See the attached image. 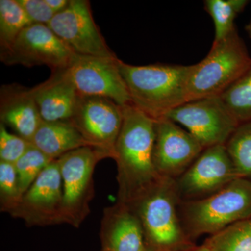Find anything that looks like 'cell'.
I'll list each match as a JSON object with an SVG mask.
<instances>
[{
  "label": "cell",
  "instance_id": "obj_1",
  "mask_svg": "<svg viewBox=\"0 0 251 251\" xmlns=\"http://www.w3.org/2000/svg\"><path fill=\"white\" fill-rule=\"evenodd\" d=\"M123 122L115 148L118 202L129 204L161 179L153 161L155 120L133 104L122 106Z\"/></svg>",
  "mask_w": 251,
  "mask_h": 251
},
{
  "label": "cell",
  "instance_id": "obj_2",
  "mask_svg": "<svg viewBox=\"0 0 251 251\" xmlns=\"http://www.w3.org/2000/svg\"><path fill=\"white\" fill-rule=\"evenodd\" d=\"M132 104L156 120L188 102L193 65L133 66L119 61Z\"/></svg>",
  "mask_w": 251,
  "mask_h": 251
},
{
  "label": "cell",
  "instance_id": "obj_3",
  "mask_svg": "<svg viewBox=\"0 0 251 251\" xmlns=\"http://www.w3.org/2000/svg\"><path fill=\"white\" fill-rule=\"evenodd\" d=\"M175 179L162 177L128 204L141 223L152 251H179L194 247L181 225Z\"/></svg>",
  "mask_w": 251,
  "mask_h": 251
},
{
  "label": "cell",
  "instance_id": "obj_4",
  "mask_svg": "<svg viewBox=\"0 0 251 251\" xmlns=\"http://www.w3.org/2000/svg\"><path fill=\"white\" fill-rule=\"evenodd\" d=\"M179 214L188 237L193 240L251 218V181L237 178L207 197L180 202Z\"/></svg>",
  "mask_w": 251,
  "mask_h": 251
},
{
  "label": "cell",
  "instance_id": "obj_5",
  "mask_svg": "<svg viewBox=\"0 0 251 251\" xmlns=\"http://www.w3.org/2000/svg\"><path fill=\"white\" fill-rule=\"evenodd\" d=\"M251 67V57L235 29L224 40L213 43L205 58L193 64L188 102L221 97Z\"/></svg>",
  "mask_w": 251,
  "mask_h": 251
},
{
  "label": "cell",
  "instance_id": "obj_6",
  "mask_svg": "<svg viewBox=\"0 0 251 251\" xmlns=\"http://www.w3.org/2000/svg\"><path fill=\"white\" fill-rule=\"evenodd\" d=\"M108 158H112L108 151L85 147L57 158L62 179L64 224L77 228L89 215L94 196V170Z\"/></svg>",
  "mask_w": 251,
  "mask_h": 251
},
{
  "label": "cell",
  "instance_id": "obj_7",
  "mask_svg": "<svg viewBox=\"0 0 251 251\" xmlns=\"http://www.w3.org/2000/svg\"><path fill=\"white\" fill-rule=\"evenodd\" d=\"M165 117L185 127L204 149L226 145L240 125L221 97L188 102Z\"/></svg>",
  "mask_w": 251,
  "mask_h": 251
},
{
  "label": "cell",
  "instance_id": "obj_8",
  "mask_svg": "<svg viewBox=\"0 0 251 251\" xmlns=\"http://www.w3.org/2000/svg\"><path fill=\"white\" fill-rule=\"evenodd\" d=\"M120 59L75 54L69 67L61 70L82 97H104L121 105L132 104L120 72Z\"/></svg>",
  "mask_w": 251,
  "mask_h": 251
},
{
  "label": "cell",
  "instance_id": "obj_9",
  "mask_svg": "<svg viewBox=\"0 0 251 251\" xmlns=\"http://www.w3.org/2000/svg\"><path fill=\"white\" fill-rule=\"evenodd\" d=\"M237 178L226 145H219L204 149L175 181L180 202H188L214 194Z\"/></svg>",
  "mask_w": 251,
  "mask_h": 251
},
{
  "label": "cell",
  "instance_id": "obj_10",
  "mask_svg": "<svg viewBox=\"0 0 251 251\" xmlns=\"http://www.w3.org/2000/svg\"><path fill=\"white\" fill-rule=\"evenodd\" d=\"M75 54L49 26L34 23L9 49L1 51V60L7 65H46L57 72L67 69Z\"/></svg>",
  "mask_w": 251,
  "mask_h": 251
},
{
  "label": "cell",
  "instance_id": "obj_11",
  "mask_svg": "<svg viewBox=\"0 0 251 251\" xmlns=\"http://www.w3.org/2000/svg\"><path fill=\"white\" fill-rule=\"evenodd\" d=\"M9 214L28 227L64 224L62 179L57 159L43 171Z\"/></svg>",
  "mask_w": 251,
  "mask_h": 251
},
{
  "label": "cell",
  "instance_id": "obj_12",
  "mask_svg": "<svg viewBox=\"0 0 251 251\" xmlns=\"http://www.w3.org/2000/svg\"><path fill=\"white\" fill-rule=\"evenodd\" d=\"M48 26L74 53L78 55L115 58L94 22L90 1L70 0Z\"/></svg>",
  "mask_w": 251,
  "mask_h": 251
},
{
  "label": "cell",
  "instance_id": "obj_13",
  "mask_svg": "<svg viewBox=\"0 0 251 251\" xmlns=\"http://www.w3.org/2000/svg\"><path fill=\"white\" fill-rule=\"evenodd\" d=\"M94 148L108 151L115 158V148L123 122V108L110 99L79 97L69 120Z\"/></svg>",
  "mask_w": 251,
  "mask_h": 251
},
{
  "label": "cell",
  "instance_id": "obj_14",
  "mask_svg": "<svg viewBox=\"0 0 251 251\" xmlns=\"http://www.w3.org/2000/svg\"><path fill=\"white\" fill-rule=\"evenodd\" d=\"M204 150L189 132L175 122L166 117L155 120L153 161L161 177L176 179Z\"/></svg>",
  "mask_w": 251,
  "mask_h": 251
},
{
  "label": "cell",
  "instance_id": "obj_15",
  "mask_svg": "<svg viewBox=\"0 0 251 251\" xmlns=\"http://www.w3.org/2000/svg\"><path fill=\"white\" fill-rule=\"evenodd\" d=\"M100 239V251H152L140 220L125 203L104 209Z\"/></svg>",
  "mask_w": 251,
  "mask_h": 251
},
{
  "label": "cell",
  "instance_id": "obj_16",
  "mask_svg": "<svg viewBox=\"0 0 251 251\" xmlns=\"http://www.w3.org/2000/svg\"><path fill=\"white\" fill-rule=\"evenodd\" d=\"M0 98L1 123L9 126L31 143L43 120L30 89L2 86Z\"/></svg>",
  "mask_w": 251,
  "mask_h": 251
},
{
  "label": "cell",
  "instance_id": "obj_17",
  "mask_svg": "<svg viewBox=\"0 0 251 251\" xmlns=\"http://www.w3.org/2000/svg\"><path fill=\"white\" fill-rule=\"evenodd\" d=\"M43 121H69L76 108L79 95L62 71L30 89Z\"/></svg>",
  "mask_w": 251,
  "mask_h": 251
},
{
  "label": "cell",
  "instance_id": "obj_18",
  "mask_svg": "<svg viewBox=\"0 0 251 251\" xmlns=\"http://www.w3.org/2000/svg\"><path fill=\"white\" fill-rule=\"evenodd\" d=\"M31 143L54 160L77 149L93 147L69 121H43Z\"/></svg>",
  "mask_w": 251,
  "mask_h": 251
},
{
  "label": "cell",
  "instance_id": "obj_19",
  "mask_svg": "<svg viewBox=\"0 0 251 251\" xmlns=\"http://www.w3.org/2000/svg\"><path fill=\"white\" fill-rule=\"evenodd\" d=\"M33 24L18 0L0 1L1 51L9 49L26 27Z\"/></svg>",
  "mask_w": 251,
  "mask_h": 251
},
{
  "label": "cell",
  "instance_id": "obj_20",
  "mask_svg": "<svg viewBox=\"0 0 251 251\" xmlns=\"http://www.w3.org/2000/svg\"><path fill=\"white\" fill-rule=\"evenodd\" d=\"M204 244L210 251H251V218L210 235Z\"/></svg>",
  "mask_w": 251,
  "mask_h": 251
},
{
  "label": "cell",
  "instance_id": "obj_21",
  "mask_svg": "<svg viewBox=\"0 0 251 251\" xmlns=\"http://www.w3.org/2000/svg\"><path fill=\"white\" fill-rule=\"evenodd\" d=\"M225 145L238 177L251 181V120L238 126Z\"/></svg>",
  "mask_w": 251,
  "mask_h": 251
},
{
  "label": "cell",
  "instance_id": "obj_22",
  "mask_svg": "<svg viewBox=\"0 0 251 251\" xmlns=\"http://www.w3.org/2000/svg\"><path fill=\"white\" fill-rule=\"evenodd\" d=\"M249 1L246 0H206L204 9L212 18L215 27L214 42L227 37L236 29L234 20Z\"/></svg>",
  "mask_w": 251,
  "mask_h": 251
},
{
  "label": "cell",
  "instance_id": "obj_23",
  "mask_svg": "<svg viewBox=\"0 0 251 251\" xmlns=\"http://www.w3.org/2000/svg\"><path fill=\"white\" fill-rule=\"evenodd\" d=\"M239 123L251 120V67L221 96Z\"/></svg>",
  "mask_w": 251,
  "mask_h": 251
},
{
  "label": "cell",
  "instance_id": "obj_24",
  "mask_svg": "<svg viewBox=\"0 0 251 251\" xmlns=\"http://www.w3.org/2000/svg\"><path fill=\"white\" fill-rule=\"evenodd\" d=\"M53 161L31 144L29 150L14 164L22 196L46 167Z\"/></svg>",
  "mask_w": 251,
  "mask_h": 251
},
{
  "label": "cell",
  "instance_id": "obj_25",
  "mask_svg": "<svg viewBox=\"0 0 251 251\" xmlns=\"http://www.w3.org/2000/svg\"><path fill=\"white\" fill-rule=\"evenodd\" d=\"M22 198L20 192L17 172L14 164L0 161V207L9 214Z\"/></svg>",
  "mask_w": 251,
  "mask_h": 251
},
{
  "label": "cell",
  "instance_id": "obj_26",
  "mask_svg": "<svg viewBox=\"0 0 251 251\" xmlns=\"http://www.w3.org/2000/svg\"><path fill=\"white\" fill-rule=\"evenodd\" d=\"M31 146V143L19 135L9 133L5 125H0V161L15 164Z\"/></svg>",
  "mask_w": 251,
  "mask_h": 251
},
{
  "label": "cell",
  "instance_id": "obj_27",
  "mask_svg": "<svg viewBox=\"0 0 251 251\" xmlns=\"http://www.w3.org/2000/svg\"><path fill=\"white\" fill-rule=\"evenodd\" d=\"M31 22L48 25L56 14L50 8L46 0H18Z\"/></svg>",
  "mask_w": 251,
  "mask_h": 251
},
{
  "label": "cell",
  "instance_id": "obj_28",
  "mask_svg": "<svg viewBox=\"0 0 251 251\" xmlns=\"http://www.w3.org/2000/svg\"><path fill=\"white\" fill-rule=\"evenodd\" d=\"M69 1V0H46V2L56 14L65 9Z\"/></svg>",
  "mask_w": 251,
  "mask_h": 251
},
{
  "label": "cell",
  "instance_id": "obj_29",
  "mask_svg": "<svg viewBox=\"0 0 251 251\" xmlns=\"http://www.w3.org/2000/svg\"><path fill=\"white\" fill-rule=\"evenodd\" d=\"M179 251H210L209 250L207 247L204 245V244L200 246V247H196V246H194V247L189 248V249H184V250Z\"/></svg>",
  "mask_w": 251,
  "mask_h": 251
},
{
  "label": "cell",
  "instance_id": "obj_30",
  "mask_svg": "<svg viewBox=\"0 0 251 251\" xmlns=\"http://www.w3.org/2000/svg\"><path fill=\"white\" fill-rule=\"evenodd\" d=\"M247 29L248 32L249 33V34H250V36L251 37V23H249V25H248V26L247 27Z\"/></svg>",
  "mask_w": 251,
  "mask_h": 251
}]
</instances>
